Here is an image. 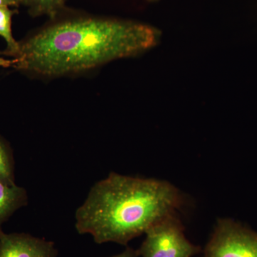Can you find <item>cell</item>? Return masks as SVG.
<instances>
[{
  "label": "cell",
  "mask_w": 257,
  "mask_h": 257,
  "mask_svg": "<svg viewBox=\"0 0 257 257\" xmlns=\"http://www.w3.org/2000/svg\"><path fill=\"white\" fill-rule=\"evenodd\" d=\"M53 21L20 44L15 68L44 77L77 73L140 55L160 40L157 29L132 20L83 16Z\"/></svg>",
  "instance_id": "cell-1"
},
{
  "label": "cell",
  "mask_w": 257,
  "mask_h": 257,
  "mask_svg": "<svg viewBox=\"0 0 257 257\" xmlns=\"http://www.w3.org/2000/svg\"><path fill=\"white\" fill-rule=\"evenodd\" d=\"M182 204L178 189L166 181L111 172L96 182L76 211L79 234L97 243L126 246L153 225L175 214Z\"/></svg>",
  "instance_id": "cell-2"
},
{
  "label": "cell",
  "mask_w": 257,
  "mask_h": 257,
  "mask_svg": "<svg viewBox=\"0 0 257 257\" xmlns=\"http://www.w3.org/2000/svg\"><path fill=\"white\" fill-rule=\"evenodd\" d=\"M146 238L138 250L142 257H192L201 251L187 239L184 227L172 214L147 230Z\"/></svg>",
  "instance_id": "cell-3"
},
{
  "label": "cell",
  "mask_w": 257,
  "mask_h": 257,
  "mask_svg": "<svg viewBox=\"0 0 257 257\" xmlns=\"http://www.w3.org/2000/svg\"><path fill=\"white\" fill-rule=\"evenodd\" d=\"M204 257H257V233L232 219H219Z\"/></svg>",
  "instance_id": "cell-4"
},
{
  "label": "cell",
  "mask_w": 257,
  "mask_h": 257,
  "mask_svg": "<svg viewBox=\"0 0 257 257\" xmlns=\"http://www.w3.org/2000/svg\"><path fill=\"white\" fill-rule=\"evenodd\" d=\"M51 241L28 234H5L0 231V257H57Z\"/></svg>",
  "instance_id": "cell-5"
},
{
  "label": "cell",
  "mask_w": 257,
  "mask_h": 257,
  "mask_svg": "<svg viewBox=\"0 0 257 257\" xmlns=\"http://www.w3.org/2000/svg\"><path fill=\"white\" fill-rule=\"evenodd\" d=\"M28 195L23 187L0 182V231L2 225L21 207L28 205Z\"/></svg>",
  "instance_id": "cell-6"
},
{
  "label": "cell",
  "mask_w": 257,
  "mask_h": 257,
  "mask_svg": "<svg viewBox=\"0 0 257 257\" xmlns=\"http://www.w3.org/2000/svg\"><path fill=\"white\" fill-rule=\"evenodd\" d=\"M33 17L47 15L52 20L62 15L65 9V0H23Z\"/></svg>",
  "instance_id": "cell-7"
},
{
  "label": "cell",
  "mask_w": 257,
  "mask_h": 257,
  "mask_svg": "<svg viewBox=\"0 0 257 257\" xmlns=\"http://www.w3.org/2000/svg\"><path fill=\"white\" fill-rule=\"evenodd\" d=\"M14 13L9 7H0V36L6 40L8 53L17 57L20 52V45L15 41L12 32V18Z\"/></svg>",
  "instance_id": "cell-8"
},
{
  "label": "cell",
  "mask_w": 257,
  "mask_h": 257,
  "mask_svg": "<svg viewBox=\"0 0 257 257\" xmlns=\"http://www.w3.org/2000/svg\"><path fill=\"white\" fill-rule=\"evenodd\" d=\"M14 159L11 149L0 138V182L13 185L15 184Z\"/></svg>",
  "instance_id": "cell-9"
},
{
  "label": "cell",
  "mask_w": 257,
  "mask_h": 257,
  "mask_svg": "<svg viewBox=\"0 0 257 257\" xmlns=\"http://www.w3.org/2000/svg\"><path fill=\"white\" fill-rule=\"evenodd\" d=\"M138 250L133 249V248L127 247L122 253L110 257H138Z\"/></svg>",
  "instance_id": "cell-10"
},
{
  "label": "cell",
  "mask_w": 257,
  "mask_h": 257,
  "mask_svg": "<svg viewBox=\"0 0 257 257\" xmlns=\"http://www.w3.org/2000/svg\"><path fill=\"white\" fill-rule=\"evenodd\" d=\"M23 3V0H0V7H18Z\"/></svg>",
  "instance_id": "cell-11"
},
{
  "label": "cell",
  "mask_w": 257,
  "mask_h": 257,
  "mask_svg": "<svg viewBox=\"0 0 257 257\" xmlns=\"http://www.w3.org/2000/svg\"><path fill=\"white\" fill-rule=\"evenodd\" d=\"M16 60H6V59L2 58L0 57V67H14Z\"/></svg>",
  "instance_id": "cell-12"
},
{
  "label": "cell",
  "mask_w": 257,
  "mask_h": 257,
  "mask_svg": "<svg viewBox=\"0 0 257 257\" xmlns=\"http://www.w3.org/2000/svg\"><path fill=\"white\" fill-rule=\"evenodd\" d=\"M149 1L155 2V1H157V0H149Z\"/></svg>",
  "instance_id": "cell-13"
}]
</instances>
